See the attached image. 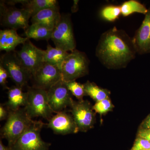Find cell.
Wrapping results in <instances>:
<instances>
[{"label": "cell", "instance_id": "cell-1", "mask_svg": "<svg viewBox=\"0 0 150 150\" xmlns=\"http://www.w3.org/2000/svg\"><path fill=\"white\" fill-rule=\"evenodd\" d=\"M95 53L101 64L111 69L126 68L137 54L132 38L115 26L102 33Z\"/></svg>", "mask_w": 150, "mask_h": 150}, {"label": "cell", "instance_id": "cell-2", "mask_svg": "<svg viewBox=\"0 0 150 150\" xmlns=\"http://www.w3.org/2000/svg\"><path fill=\"white\" fill-rule=\"evenodd\" d=\"M6 122L1 129V135L11 147L30 126L33 120L27 115L24 107L16 111L9 110Z\"/></svg>", "mask_w": 150, "mask_h": 150}, {"label": "cell", "instance_id": "cell-3", "mask_svg": "<svg viewBox=\"0 0 150 150\" xmlns=\"http://www.w3.org/2000/svg\"><path fill=\"white\" fill-rule=\"evenodd\" d=\"M89 63L84 52L76 49L71 52L61 68L62 80L64 81H76L88 74Z\"/></svg>", "mask_w": 150, "mask_h": 150}, {"label": "cell", "instance_id": "cell-4", "mask_svg": "<svg viewBox=\"0 0 150 150\" xmlns=\"http://www.w3.org/2000/svg\"><path fill=\"white\" fill-rule=\"evenodd\" d=\"M27 92V104L24 108L30 118L40 117L48 121L51 119L54 112L48 103L47 91L32 87L28 88Z\"/></svg>", "mask_w": 150, "mask_h": 150}, {"label": "cell", "instance_id": "cell-5", "mask_svg": "<svg viewBox=\"0 0 150 150\" xmlns=\"http://www.w3.org/2000/svg\"><path fill=\"white\" fill-rule=\"evenodd\" d=\"M0 65L7 71L9 78L17 86L23 88L32 78V75L23 64L16 51L6 52L2 55Z\"/></svg>", "mask_w": 150, "mask_h": 150}, {"label": "cell", "instance_id": "cell-6", "mask_svg": "<svg viewBox=\"0 0 150 150\" xmlns=\"http://www.w3.org/2000/svg\"><path fill=\"white\" fill-rule=\"evenodd\" d=\"M44 125L42 121H33L11 149L12 150H49L51 144L44 142L40 137V131Z\"/></svg>", "mask_w": 150, "mask_h": 150}, {"label": "cell", "instance_id": "cell-7", "mask_svg": "<svg viewBox=\"0 0 150 150\" xmlns=\"http://www.w3.org/2000/svg\"><path fill=\"white\" fill-rule=\"evenodd\" d=\"M51 40L55 46L67 52H72L76 48L72 22L70 14L63 15L52 32Z\"/></svg>", "mask_w": 150, "mask_h": 150}, {"label": "cell", "instance_id": "cell-8", "mask_svg": "<svg viewBox=\"0 0 150 150\" xmlns=\"http://www.w3.org/2000/svg\"><path fill=\"white\" fill-rule=\"evenodd\" d=\"M1 24L10 29L25 30L29 25L31 14L24 8L8 7L2 1L0 4Z\"/></svg>", "mask_w": 150, "mask_h": 150}, {"label": "cell", "instance_id": "cell-9", "mask_svg": "<svg viewBox=\"0 0 150 150\" xmlns=\"http://www.w3.org/2000/svg\"><path fill=\"white\" fill-rule=\"evenodd\" d=\"M70 107L72 116L79 131L86 132L93 127L95 122V114L88 101L73 100Z\"/></svg>", "mask_w": 150, "mask_h": 150}, {"label": "cell", "instance_id": "cell-10", "mask_svg": "<svg viewBox=\"0 0 150 150\" xmlns=\"http://www.w3.org/2000/svg\"><path fill=\"white\" fill-rule=\"evenodd\" d=\"M33 87L48 91L53 86L62 80V72L56 66L44 62L33 75Z\"/></svg>", "mask_w": 150, "mask_h": 150}, {"label": "cell", "instance_id": "cell-11", "mask_svg": "<svg viewBox=\"0 0 150 150\" xmlns=\"http://www.w3.org/2000/svg\"><path fill=\"white\" fill-rule=\"evenodd\" d=\"M43 51L35 46L29 39L23 44L20 51H16L23 64L32 76L44 63Z\"/></svg>", "mask_w": 150, "mask_h": 150}, {"label": "cell", "instance_id": "cell-12", "mask_svg": "<svg viewBox=\"0 0 150 150\" xmlns=\"http://www.w3.org/2000/svg\"><path fill=\"white\" fill-rule=\"evenodd\" d=\"M47 91L48 103L54 112L57 113L63 111L71 104L73 100L72 94L63 80L54 85Z\"/></svg>", "mask_w": 150, "mask_h": 150}, {"label": "cell", "instance_id": "cell-13", "mask_svg": "<svg viewBox=\"0 0 150 150\" xmlns=\"http://www.w3.org/2000/svg\"><path fill=\"white\" fill-rule=\"evenodd\" d=\"M132 39L137 54H150V6Z\"/></svg>", "mask_w": 150, "mask_h": 150}, {"label": "cell", "instance_id": "cell-14", "mask_svg": "<svg viewBox=\"0 0 150 150\" xmlns=\"http://www.w3.org/2000/svg\"><path fill=\"white\" fill-rule=\"evenodd\" d=\"M48 121V128L56 134L65 135L79 131L72 116L64 110L56 113Z\"/></svg>", "mask_w": 150, "mask_h": 150}, {"label": "cell", "instance_id": "cell-15", "mask_svg": "<svg viewBox=\"0 0 150 150\" xmlns=\"http://www.w3.org/2000/svg\"><path fill=\"white\" fill-rule=\"evenodd\" d=\"M26 37L20 36L17 30L6 29L0 30V51L6 52L15 51L20 44H23L28 40Z\"/></svg>", "mask_w": 150, "mask_h": 150}, {"label": "cell", "instance_id": "cell-16", "mask_svg": "<svg viewBox=\"0 0 150 150\" xmlns=\"http://www.w3.org/2000/svg\"><path fill=\"white\" fill-rule=\"evenodd\" d=\"M62 15L59 8H49L40 11L31 17L32 24H39L54 30L61 19Z\"/></svg>", "mask_w": 150, "mask_h": 150}, {"label": "cell", "instance_id": "cell-17", "mask_svg": "<svg viewBox=\"0 0 150 150\" xmlns=\"http://www.w3.org/2000/svg\"><path fill=\"white\" fill-rule=\"evenodd\" d=\"M8 100L4 105L9 110L16 111L20 109L22 106L25 107L27 104V92L23 91L22 88L13 86L8 88Z\"/></svg>", "mask_w": 150, "mask_h": 150}, {"label": "cell", "instance_id": "cell-18", "mask_svg": "<svg viewBox=\"0 0 150 150\" xmlns=\"http://www.w3.org/2000/svg\"><path fill=\"white\" fill-rule=\"evenodd\" d=\"M13 5L21 4L23 8L31 14V17L40 11L49 8H59L58 1L56 0H13Z\"/></svg>", "mask_w": 150, "mask_h": 150}, {"label": "cell", "instance_id": "cell-19", "mask_svg": "<svg viewBox=\"0 0 150 150\" xmlns=\"http://www.w3.org/2000/svg\"><path fill=\"white\" fill-rule=\"evenodd\" d=\"M69 54V52L48 44L46 50L43 51V61L56 66L61 69L63 63Z\"/></svg>", "mask_w": 150, "mask_h": 150}, {"label": "cell", "instance_id": "cell-20", "mask_svg": "<svg viewBox=\"0 0 150 150\" xmlns=\"http://www.w3.org/2000/svg\"><path fill=\"white\" fill-rule=\"evenodd\" d=\"M52 30L37 24H31L25 30L24 34L28 39L48 40L51 39Z\"/></svg>", "mask_w": 150, "mask_h": 150}, {"label": "cell", "instance_id": "cell-21", "mask_svg": "<svg viewBox=\"0 0 150 150\" xmlns=\"http://www.w3.org/2000/svg\"><path fill=\"white\" fill-rule=\"evenodd\" d=\"M84 86L86 95L90 96L96 102L108 98L110 92L107 89L101 88L89 81L84 84Z\"/></svg>", "mask_w": 150, "mask_h": 150}, {"label": "cell", "instance_id": "cell-22", "mask_svg": "<svg viewBox=\"0 0 150 150\" xmlns=\"http://www.w3.org/2000/svg\"><path fill=\"white\" fill-rule=\"evenodd\" d=\"M120 7L121 15L124 17L129 16L135 13L145 15L148 11V8L144 4L136 0L126 1Z\"/></svg>", "mask_w": 150, "mask_h": 150}, {"label": "cell", "instance_id": "cell-23", "mask_svg": "<svg viewBox=\"0 0 150 150\" xmlns=\"http://www.w3.org/2000/svg\"><path fill=\"white\" fill-rule=\"evenodd\" d=\"M121 15L120 6L110 5L105 6L101 10L100 16L103 19L107 21H115Z\"/></svg>", "mask_w": 150, "mask_h": 150}, {"label": "cell", "instance_id": "cell-24", "mask_svg": "<svg viewBox=\"0 0 150 150\" xmlns=\"http://www.w3.org/2000/svg\"><path fill=\"white\" fill-rule=\"evenodd\" d=\"M67 88L73 95L76 97L79 101L83 100L84 96L86 95L84 84L78 83L76 81H64Z\"/></svg>", "mask_w": 150, "mask_h": 150}, {"label": "cell", "instance_id": "cell-25", "mask_svg": "<svg viewBox=\"0 0 150 150\" xmlns=\"http://www.w3.org/2000/svg\"><path fill=\"white\" fill-rule=\"evenodd\" d=\"M113 105L109 98L96 102L93 106V109L100 115L112 110Z\"/></svg>", "mask_w": 150, "mask_h": 150}, {"label": "cell", "instance_id": "cell-26", "mask_svg": "<svg viewBox=\"0 0 150 150\" xmlns=\"http://www.w3.org/2000/svg\"><path fill=\"white\" fill-rule=\"evenodd\" d=\"M150 150V142L144 139L138 137L135 140L134 146L131 150Z\"/></svg>", "mask_w": 150, "mask_h": 150}, {"label": "cell", "instance_id": "cell-27", "mask_svg": "<svg viewBox=\"0 0 150 150\" xmlns=\"http://www.w3.org/2000/svg\"><path fill=\"white\" fill-rule=\"evenodd\" d=\"M9 76L7 71L3 67L0 65V84L4 89H8L9 87L7 86L8 78Z\"/></svg>", "mask_w": 150, "mask_h": 150}, {"label": "cell", "instance_id": "cell-28", "mask_svg": "<svg viewBox=\"0 0 150 150\" xmlns=\"http://www.w3.org/2000/svg\"><path fill=\"white\" fill-rule=\"evenodd\" d=\"M9 110L4 104L0 105V120L1 121L7 119L8 116Z\"/></svg>", "mask_w": 150, "mask_h": 150}, {"label": "cell", "instance_id": "cell-29", "mask_svg": "<svg viewBox=\"0 0 150 150\" xmlns=\"http://www.w3.org/2000/svg\"><path fill=\"white\" fill-rule=\"evenodd\" d=\"M138 137L145 139L150 142V129L142 128L138 133Z\"/></svg>", "mask_w": 150, "mask_h": 150}, {"label": "cell", "instance_id": "cell-30", "mask_svg": "<svg viewBox=\"0 0 150 150\" xmlns=\"http://www.w3.org/2000/svg\"><path fill=\"white\" fill-rule=\"evenodd\" d=\"M142 127V129H150V115L143 122Z\"/></svg>", "mask_w": 150, "mask_h": 150}, {"label": "cell", "instance_id": "cell-31", "mask_svg": "<svg viewBox=\"0 0 150 150\" xmlns=\"http://www.w3.org/2000/svg\"><path fill=\"white\" fill-rule=\"evenodd\" d=\"M79 1H78V0H74V4H73L71 9V12L73 13L76 12L79 10Z\"/></svg>", "mask_w": 150, "mask_h": 150}, {"label": "cell", "instance_id": "cell-32", "mask_svg": "<svg viewBox=\"0 0 150 150\" xmlns=\"http://www.w3.org/2000/svg\"><path fill=\"white\" fill-rule=\"evenodd\" d=\"M0 150H12V149L8 146H6L3 144L1 140L0 141Z\"/></svg>", "mask_w": 150, "mask_h": 150}, {"label": "cell", "instance_id": "cell-33", "mask_svg": "<svg viewBox=\"0 0 150 150\" xmlns=\"http://www.w3.org/2000/svg\"></svg>", "mask_w": 150, "mask_h": 150}]
</instances>
